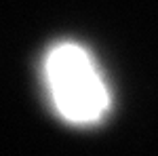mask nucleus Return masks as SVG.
Returning <instances> with one entry per match:
<instances>
[{"instance_id":"obj_1","label":"nucleus","mask_w":158,"mask_h":156,"mask_svg":"<svg viewBox=\"0 0 158 156\" xmlns=\"http://www.w3.org/2000/svg\"><path fill=\"white\" fill-rule=\"evenodd\" d=\"M42 84L65 124L93 127L112 110V93L97 61L78 42H57L44 53Z\"/></svg>"}]
</instances>
